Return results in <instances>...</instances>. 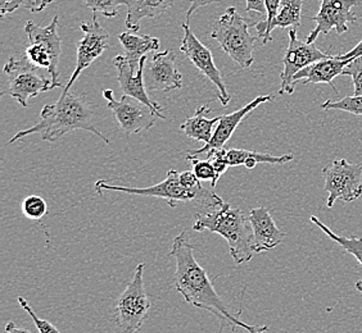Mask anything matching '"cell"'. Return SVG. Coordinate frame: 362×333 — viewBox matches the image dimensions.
Listing matches in <instances>:
<instances>
[{
	"label": "cell",
	"instance_id": "18",
	"mask_svg": "<svg viewBox=\"0 0 362 333\" xmlns=\"http://www.w3.org/2000/svg\"><path fill=\"white\" fill-rule=\"evenodd\" d=\"M250 221L253 229L255 253L261 254L267 250L274 249L284 241L286 232L279 229L270 212L265 207L251 209Z\"/></svg>",
	"mask_w": 362,
	"mask_h": 333
},
{
	"label": "cell",
	"instance_id": "21",
	"mask_svg": "<svg viewBox=\"0 0 362 333\" xmlns=\"http://www.w3.org/2000/svg\"><path fill=\"white\" fill-rule=\"evenodd\" d=\"M119 40L125 52L126 61L134 70L139 67L140 61L151 52L160 49V40L149 35H136L135 32H122Z\"/></svg>",
	"mask_w": 362,
	"mask_h": 333
},
{
	"label": "cell",
	"instance_id": "31",
	"mask_svg": "<svg viewBox=\"0 0 362 333\" xmlns=\"http://www.w3.org/2000/svg\"><path fill=\"white\" fill-rule=\"evenodd\" d=\"M18 304H20L22 309H23L25 312H28V315L33 318L39 333H61L59 332V329H58L54 325H52L49 320H42L40 317H37L36 313L33 310L31 305L28 304L26 298L20 296V298H18Z\"/></svg>",
	"mask_w": 362,
	"mask_h": 333
},
{
	"label": "cell",
	"instance_id": "22",
	"mask_svg": "<svg viewBox=\"0 0 362 333\" xmlns=\"http://www.w3.org/2000/svg\"><path fill=\"white\" fill-rule=\"evenodd\" d=\"M225 158L230 166H244L247 169H253L255 166L264 164H286L294 159L292 153L283 155H272V154L257 153L244 149H225Z\"/></svg>",
	"mask_w": 362,
	"mask_h": 333
},
{
	"label": "cell",
	"instance_id": "3",
	"mask_svg": "<svg viewBox=\"0 0 362 333\" xmlns=\"http://www.w3.org/2000/svg\"><path fill=\"white\" fill-rule=\"evenodd\" d=\"M193 229L197 232L209 231L228 241L230 255L237 265L248 263L255 253V240L250 217L228 202L209 212L197 213Z\"/></svg>",
	"mask_w": 362,
	"mask_h": 333
},
{
	"label": "cell",
	"instance_id": "11",
	"mask_svg": "<svg viewBox=\"0 0 362 333\" xmlns=\"http://www.w3.org/2000/svg\"><path fill=\"white\" fill-rule=\"evenodd\" d=\"M181 28L184 31L180 45L181 53L188 58L197 70L202 72L203 76L207 77L209 81L215 85L220 103L226 107L230 102L229 92L223 83V75L215 64L211 50L204 47L202 42H199V39L193 34V31L189 28V23H181Z\"/></svg>",
	"mask_w": 362,
	"mask_h": 333
},
{
	"label": "cell",
	"instance_id": "1",
	"mask_svg": "<svg viewBox=\"0 0 362 333\" xmlns=\"http://www.w3.org/2000/svg\"><path fill=\"white\" fill-rule=\"evenodd\" d=\"M170 255L174 257L176 270L174 274V287L182 295L185 301L199 309L212 313L223 325L234 328H242L248 333H265L267 326H252L239 320L229 312L223 298L218 296L207 272L199 265L194 257V245L189 243L185 232L175 236Z\"/></svg>",
	"mask_w": 362,
	"mask_h": 333
},
{
	"label": "cell",
	"instance_id": "23",
	"mask_svg": "<svg viewBox=\"0 0 362 333\" xmlns=\"http://www.w3.org/2000/svg\"><path fill=\"white\" fill-rule=\"evenodd\" d=\"M209 111H211L209 103L202 105L198 111H195L193 117L185 119V122L181 125V131L190 139L203 143L204 145L209 144L214 136V131H215L214 128H216L217 123L221 119V116L216 119H207Z\"/></svg>",
	"mask_w": 362,
	"mask_h": 333
},
{
	"label": "cell",
	"instance_id": "26",
	"mask_svg": "<svg viewBox=\"0 0 362 333\" xmlns=\"http://www.w3.org/2000/svg\"><path fill=\"white\" fill-rule=\"evenodd\" d=\"M53 0H0V16L4 17L7 13H12L18 8L28 9L33 13H39L48 7Z\"/></svg>",
	"mask_w": 362,
	"mask_h": 333
},
{
	"label": "cell",
	"instance_id": "29",
	"mask_svg": "<svg viewBox=\"0 0 362 333\" xmlns=\"http://www.w3.org/2000/svg\"><path fill=\"white\" fill-rule=\"evenodd\" d=\"M23 214L28 217V219H42L44 215L48 213V204L39 195H30L25 198L21 204Z\"/></svg>",
	"mask_w": 362,
	"mask_h": 333
},
{
	"label": "cell",
	"instance_id": "2",
	"mask_svg": "<svg viewBox=\"0 0 362 333\" xmlns=\"http://www.w3.org/2000/svg\"><path fill=\"white\" fill-rule=\"evenodd\" d=\"M93 119L94 114L90 103L88 102V94L78 95L74 90L72 92L63 90L56 103L47 104L42 108L35 125L17 132L8 144H14L34 133H40L42 141L54 143L69 132L84 130L97 135L107 145H110V140L95 127Z\"/></svg>",
	"mask_w": 362,
	"mask_h": 333
},
{
	"label": "cell",
	"instance_id": "27",
	"mask_svg": "<svg viewBox=\"0 0 362 333\" xmlns=\"http://www.w3.org/2000/svg\"><path fill=\"white\" fill-rule=\"evenodd\" d=\"M321 109L324 111H341L351 113L354 116H362V95L360 97H346L334 102V100H327L321 104Z\"/></svg>",
	"mask_w": 362,
	"mask_h": 333
},
{
	"label": "cell",
	"instance_id": "32",
	"mask_svg": "<svg viewBox=\"0 0 362 333\" xmlns=\"http://www.w3.org/2000/svg\"><path fill=\"white\" fill-rule=\"evenodd\" d=\"M346 73L354 80V85H355L354 95L356 97L362 95V58H357L349 63L346 68Z\"/></svg>",
	"mask_w": 362,
	"mask_h": 333
},
{
	"label": "cell",
	"instance_id": "35",
	"mask_svg": "<svg viewBox=\"0 0 362 333\" xmlns=\"http://www.w3.org/2000/svg\"><path fill=\"white\" fill-rule=\"evenodd\" d=\"M341 59H349V61H355L357 58H362V39L361 42L356 45L355 48L349 50L346 54H339Z\"/></svg>",
	"mask_w": 362,
	"mask_h": 333
},
{
	"label": "cell",
	"instance_id": "28",
	"mask_svg": "<svg viewBox=\"0 0 362 333\" xmlns=\"http://www.w3.org/2000/svg\"><path fill=\"white\" fill-rule=\"evenodd\" d=\"M188 160L192 163V171L194 172L198 180L209 181L212 188L216 186L220 176L217 174L211 160L199 159V158H188Z\"/></svg>",
	"mask_w": 362,
	"mask_h": 333
},
{
	"label": "cell",
	"instance_id": "33",
	"mask_svg": "<svg viewBox=\"0 0 362 333\" xmlns=\"http://www.w3.org/2000/svg\"><path fill=\"white\" fill-rule=\"evenodd\" d=\"M245 11L248 13H256L259 16H266L265 0H247Z\"/></svg>",
	"mask_w": 362,
	"mask_h": 333
},
{
	"label": "cell",
	"instance_id": "19",
	"mask_svg": "<svg viewBox=\"0 0 362 333\" xmlns=\"http://www.w3.org/2000/svg\"><path fill=\"white\" fill-rule=\"evenodd\" d=\"M351 62L352 61H349V59H341L339 54L330 56L327 59H321V61L313 63L306 68L300 71L294 76L293 81H294V85H297V83H300V81L305 85L307 83H327L329 86H332V89L338 95V89L335 87L333 81H334L335 77L347 76L346 68Z\"/></svg>",
	"mask_w": 362,
	"mask_h": 333
},
{
	"label": "cell",
	"instance_id": "24",
	"mask_svg": "<svg viewBox=\"0 0 362 333\" xmlns=\"http://www.w3.org/2000/svg\"><path fill=\"white\" fill-rule=\"evenodd\" d=\"M303 0H281L280 8L275 20L266 30L265 36L262 37L264 44L272 42V32L274 28H297L300 26V12H302Z\"/></svg>",
	"mask_w": 362,
	"mask_h": 333
},
{
	"label": "cell",
	"instance_id": "34",
	"mask_svg": "<svg viewBox=\"0 0 362 333\" xmlns=\"http://www.w3.org/2000/svg\"><path fill=\"white\" fill-rule=\"evenodd\" d=\"M189 1H190V7L187 12V21H185L187 23H189L192 14L194 13L195 11H198L199 8L206 7V6L214 4V3H221L223 0H189Z\"/></svg>",
	"mask_w": 362,
	"mask_h": 333
},
{
	"label": "cell",
	"instance_id": "12",
	"mask_svg": "<svg viewBox=\"0 0 362 333\" xmlns=\"http://www.w3.org/2000/svg\"><path fill=\"white\" fill-rule=\"evenodd\" d=\"M329 53L322 52L319 48L315 47V44H310L307 42H300L297 36V30L291 28L289 30V44L286 49V56L283 59L284 70L280 75L281 80V87L279 90V94H293L294 92V81L293 78L300 72L308 67L310 64L330 58Z\"/></svg>",
	"mask_w": 362,
	"mask_h": 333
},
{
	"label": "cell",
	"instance_id": "10",
	"mask_svg": "<svg viewBox=\"0 0 362 333\" xmlns=\"http://www.w3.org/2000/svg\"><path fill=\"white\" fill-rule=\"evenodd\" d=\"M103 97L107 100V107L117 119L121 131L126 135L148 131L156 125L157 119H160L149 107L134 97L122 95L119 100H116L113 91L110 89L103 91Z\"/></svg>",
	"mask_w": 362,
	"mask_h": 333
},
{
	"label": "cell",
	"instance_id": "30",
	"mask_svg": "<svg viewBox=\"0 0 362 333\" xmlns=\"http://www.w3.org/2000/svg\"><path fill=\"white\" fill-rule=\"evenodd\" d=\"M129 0H85V7L93 11V13L103 14L107 18H113L119 14V6H127Z\"/></svg>",
	"mask_w": 362,
	"mask_h": 333
},
{
	"label": "cell",
	"instance_id": "4",
	"mask_svg": "<svg viewBox=\"0 0 362 333\" xmlns=\"http://www.w3.org/2000/svg\"><path fill=\"white\" fill-rule=\"evenodd\" d=\"M95 191L98 194L103 195V191H117L130 195H140V196H152L160 198L168 202V207L176 208L179 202H197L201 205L204 212L214 210L223 204V200L217 196L212 190L207 188H189L181 183L180 174L175 169L168 171L166 178L148 188H126L119 185H110L105 181H98L95 183Z\"/></svg>",
	"mask_w": 362,
	"mask_h": 333
},
{
	"label": "cell",
	"instance_id": "36",
	"mask_svg": "<svg viewBox=\"0 0 362 333\" xmlns=\"http://www.w3.org/2000/svg\"><path fill=\"white\" fill-rule=\"evenodd\" d=\"M6 333H33L28 331V329H25V328H21V327L17 326V325H14L13 322H8L7 326H6Z\"/></svg>",
	"mask_w": 362,
	"mask_h": 333
},
{
	"label": "cell",
	"instance_id": "5",
	"mask_svg": "<svg viewBox=\"0 0 362 333\" xmlns=\"http://www.w3.org/2000/svg\"><path fill=\"white\" fill-rule=\"evenodd\" d=\"M250 26L251 23L238 13L237 8L229 7L215 22L211 34L223 52L244 70L250 68L255 61L253 49L257 40L251 35Z\"/></svg>",
	"mask_w": 362,
	"mask_h": 333
},
{
	"label": "cell",
	"instance_id": "13",
	"mask_svg": "<svg viewBox=\"0 0 362 333\" xmlns=\"http://www.w3.org/2000/svg\"><path fill=\"white\" fill-rule=\"evenodd\" d=\"M319 13L311 18L316 28L307 36V42L314 44L319 35H327L333 28L341 35L349 31V23L357 22V16L352 8L361 6L362 0H319Z\"/></svg>",
	"mask_w": 362,
	"mask_h": 333
},
{
	"label": "cell",
	"instance_id": "7",
	"mask_svg": "<svg viewBox=\"0 0 362 333\" xmlns=\"http://www.w3.org/2000/svg\"><path fill=\"white\" fill-rule=\"evenodd\" d=\"M58 16L47 28H40L33 21L25 25V32L28 36V47L25 50V58L42 70L48 71L53 83L62 87L58 73V62L62 53V40L57 32Z\"/></svg>",
	"mask_w": 362,
	"mask_h": 333
},
{
	"label": "cell",
	"instance_id": "6",
	"mask_svg": "<svg viewBox=\"0 0 362 333\" xmlns=\"http://www.w3.org/2000/svg\"><path fill=\"white\" fill-rule=\"evenodd\" d=\"M144 268L146 264L136 265L132 282L116 301L115 322L122 333L138 332L152 308L151 296L144 287Z\"/></svg>",
	"mask_w": 362,
	"mask_h": 333
},
{
	"label": "cell",
	"instance_id": "8",
	"mask_svg": "<svg viewBox=\"0 0 362 333\" xmlns=\"http://www.w3.org/2000/svg\"><path fill=\"white\" fill-rule=\"evenodd\" d=\"M4 73L8 76L9 89L3 91L1 97L8 94L25 108L28 105L30 97H35L40 92L59 87L52 78L44 75L42 68L28 62L26 58H9L4 66Z\"/></svg>",
	"mask_w": 362,
	"mask_h": 333
},
{
	"label": "cell",
	"instance_id": "9",
	"mask_svg": "<svg viewBox=\"0 0 362 333\" xmlns=\"http://www.w3.org/2000/svg\"><path fill=\"white\" fill-rule=\"evenodd\" d=\"M325 177L327 207L333 208L337 200L352 202L362 196V166L352 164L347 159L333 160L322 168Z\"/></svg>",
	"mask_w": 362,
	"mask_h": 333
},
{
	"label": "cell",
	"instance_id": "16",
	"mask_svg": "<svg viewBox=\"0 0 362 333\" xmlns=\"http://www.w3.org/2000/svg\"><path fill=\"white\" fill-rule=\"evenodd\" d=\"M272 100H274V95H261V97H256L255 100H252L251 103L244 105L243 108L229 113V114L221 116V119L218 121L216 128L214 131V136L209 144L203 145L201 149H197V150H188L187 159L188 158H199L201 155H207L209 152L223 149L225 144L233 136V133L237 131L238 126L242 123V121L247 119V116H250L257 107L264 103L272 102Z\"/></svg>",
	"mask_w": 362,
	"mask_h": 333
},
{
	"label": "cell",
	"instance_id": "15",
	"mask_svg": "<svg viewBox=\"0 0 362 333\" xmlns=\"http://www.w3.org/2000/svg\"><path fill=\"white\" fill-rule=\"evenodd\" d=\"M144 81L148 91L170 92L182 87V76L176 67V56L173 50L154 53L146 62Z\"/></svg>",
	"mask_w": 362,
	"mask_h": 333
},
{
	"label": "cell",
	"instance_id": "14",
	"mask_svg": "<svg viewBox=\"0 0 362 333\" xmlns=\"http://www.w3.org/2000/svg\"><path fill=\"white\" fill-rule=\"evenodd\" d=\"M80 28L84 31V37L77 44L76 70L64 86L63 90L66 91H70L81 72L108 49V34L98 22L97 13H93V20L83 22Z\"/></svg>",
	"mask_w": 362,
	"mask_h": 333
},
{
	"label": "cell",
	"instance_id": "20",
	"mask_svg": "<svg viewBox=\"0 0 362 333\" xmlns=\"http://www.w3.org/2000/svg\"><path fill=\"white\" fill-rule=\"evenodd\" d=\"M175 4V0H129L126 28L134 32L140 30V22L144 18H157L166 13Z\"/></svg>",
	"mask_w": 362,
	"mask_h": 333
},
{
	"label": "cell",
	"instance_id": "25",
	"mask_svg": "<svg viewBox=\"0 0 362 333\" xmlns=\"http://www.w3.org/2000/svg\"><path fill=\"white\" fill-rule=\"evenodd\" d=\"M310 221L315 223L321 231H324L330 240H333L338 245H341V249L346 250L351 255H354L358 260V263L362 265V238L355 236H338V235H335L332 229H327V226L321 222L320 219L317 217H315V215H311ZM356 290L362 293V279L358 281V282H356Z\"/></svg>",
	"mask_w": 362,
	"mask_h": 333
},
{
	"label": "cell",
	"instance_id": "17",
	"mask_svg": "<svg viewBox=\"0 0 362 333\" xmlns=\"http://www.w3.org/2000/svg\"><path fill=\"white\" fill-rule=\"evenodd\" d=\"M146 61L148 59H146V56H144L140 61L138 73L134 75V71L135 70L126 61L125 56H116L113 59V64L119 72L117 81H119L121 91H122V95L139 100L143 104L149 107L160 119H165L166 117L163 114V108L157 102H154L152 97H149L148 92H146V81H144V70H146Z\"/></svg>",
	"mask_w": 362,
	"mask_h": 333
}]
</instances>
